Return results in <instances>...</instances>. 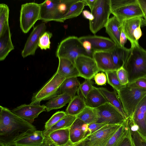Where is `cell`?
Here are the masks:
<instances>
[{
	"label": "cell",
	"mask_w": 146,
	"mask_h": 146,
	"mask_svg": "<svg viewBox=\"0 0 146 146\" xmlns=\"http://www.w3.org/2000/svg\"><path fill=\"white\" fill-rule=\"evenodd\" d=\"M36 129L32 124L0 106V146H4L14 139Z\"/></svg>",
	"instance_id": "6da1fadb"
},
{
	"label": "cell",
	"mask_w": 146,
	"mask_h": 146,
	"mask_svg": "<svg viewBox=\"0 0 146 146\" xmlns=\"http://www.w3.org/2000/svg\"><path fill=\"white\" fill-rule=\"evenodd\" d=\"M130 49V54L123 66L127 73L129 83L146 77V50L139 44L131 46Z\"/></svg>",
	"instance_id": "7a4b0ae2"
},
{
	"label": "cell",
	"mask_w": 146,
	"mask_h": 146,
	"mask_svg": "<svg viewBox=\"0 0 146 146\" xmlns=\"http://www.w3.org/2000/svg\"><path fill=\"white\" fill-rule=\"evenodd\" d=\"M111 13L121 23L143 14L138 0H110Z\"/></svg>",
	"instance_id": "3957f363"
},
{
	"label": "cell",
	"mask_w": 146,
	"mask_h": 146,
	"mask_svg": "<svg viewBox=\"0 0 146 146\" xmlns=\"http://www.w3.org/2000/svg\"><path fill=\"white\" fill-rule=\"evenodd\" d=\"M117 92L126 119L132 116L139 103L146 96V90L127 85Z\"/></svg>",
	"instance_id": "277c9868"
},
{
	"label": "cell",
	"mask_w": 146,
	"mask_h": 146,
	"mask_svg": "<svg viewBox=\"0 0 146 146\" xmlns=\"http://www.w3.org/2000/svg\"><path fill=\"white\" fill-rule=\"evenodd\" d=\"M82 55L88 56L79 38L75 36H69L62 40L56 52V56L58 58L67 59L74 64L76 58Z\"/></svg>",
	"instance_id": "5b68a950"
},
{
	"label": "cell",
	"mask_w": 146,
	"mask_h": 146,
	"mask_svg": "<svg viewBox=\"0 0 146 146\" xmlns=\"http://www.w3.org/2000/svg\"><path fill=\"white\" fill-rule=\"evenodd\" d=\"M91 12L94 19L89 21V28L91 32L95 34L105 27L110 19V0H96Z\"/></svg>",
	"instance_id": "8992f818"
},
{
	"label": "cell",
	"mask_w": 146,
	"mask_h": 146,
	"mask_svg": "<svg viewBox=\"0 0 146 146\" xmlns=\"http://www.w3.org/2000/svg\"><path fill=\"white\" fill-rule=\"evenodd\" d=\"M66 78L56 71L39 90L33 94L31 104L49 100L60 94V88Z\"/></svg>",
	"instance_id": "52a82bcc"
},
{
	"label": "cell",
	"mask_w": 146,
	"mask_h": 146,
	"mask_svg": "<svg viewBox=\"0 0 146 146\" xmlns=\"http://www.w3.org/2000/svg\"><path fill=\"white\" fill-rule=\"evenodd\" d=\"M40 4L35 2L22 4L20 12V26L23 33H26L39 20L40 14Z\"/></svg>",
	"instance_id": "ba28073f"
},
{
	"label": "cell",
	"mask_w": 146,
	"mask_h": 146,
	"mask_svg": "<svg viewBox=\"0 0 146 146\" xmlns=\"http://www.w3.org/2000/svg\"><path fill=\"white\" fill-rule=\"evenodd\" d=\"M96 109L98 116L96 122L107 125L121 124L126 120L119 111L108 102Z\"/></svg>",
	"instance_id": "9c48e42d"
},
{
	"label": "cell",
	"mask_w": 146,
	"mask_h": 146,
	"mask_svg": "<svg viewBox=\"0 0 146 146\" xmlns=\"http://www.w3.org/2000/svg\"><path fill=\"white\" fill-rule=\"evenodd\" d=\"M122 124L107 125L86 138L90 146H104Z\"/></svg>",
	"instance_id": "30bf717a"
},
{
	"label": "cell",
	"mask_w": 146,
	"mask_h": 146,
	"mask_svg": "<svg viewBox=\"0 0 146 146\" xmlns=\"http://www.w3.org/2000/svg\"><path fill=\"white\" fill-rule=\"evenodd\" d=\"M74 65L80 77L85 79L91 80L97 73L101 72L94 59L87 55L78 56L75 60Z\"/></svg>",
	"instance_id": "8fae6325"
},
{
	"label": "cell",
	"mask_w": 146,
	"mask_h": 146,
	"mask_svg": "<svg viewBox=\"0 0 146 146\" xmlns=\"http://www.w3.org/2000/svg\"><path fill=\"white\" fill-rule=\"evenodd\" d=\"M12 112L32 124L35 118L42 112L46 111L45 106L40 103L22 105L11 110Z\"/></svg>",
	"instance_id": "7c38bea8"
},
{
	"label": "cell",
	"mask_w": 146,
	"mask_h": 146,
	"mask_svg": "<svg viewBox=\"0 0 146 146\" xmlns=\"http://www.w3.org/2000/svg\"><path fill=\"white\" fill-rule=\"evenodd\" d=\"M45 138L42 131H30L4 146H42Z\"/></svg>",
	"instance_id": "4fadbf2b"
},
{
	"label": "cell",
	"mask_w": 146,
	"mask_h": 146,
	"mask_svg": "<svg viewBox=\"0 0 146 146\" xmlns=\"http://www.w3.org/2000/svg\"><path fill=\"white\" fill-rule=\"evenodd\" d=\"M46 28L45 23H43L33 28L21 52V55L23 58L35 54L38 46L40 37L46 31Z\"/></svg>",
	"instance_id": "5bb4252c"
},
{
	"label": "cell",
	"mask_w": 146,
	"mask_h": 146,
	"mask_svg": "<svg viewBox=\"0 0 146 146\" xmlns=\"http://www.w3.org/2000/svg\"><path fill=\"white\" fill-rule=\"evenodd\" d=\"M59 0H45L40 4V20L46 22L51 21L61 22L58 9Z\"/></svg>",
	"instance_id": "9a60e30c"
},
{
	"label": "cell",
	"mask_w": 146,
	"mask_h": 146,
	"mask_svg": "<svg viewBox=\"0 0 146 146\" xmlns=\"http://www.w3.org/2000/svg\"><path fill=\"white\" fill-rule=\"evenodd\" d=\"M81 42L86 41L90 44L94 53L110 51L116 46L114 42L107 37L97 35H88L79 38Z\"/></svg>",
	"instance_id": "2e32d148"
},
{
	"label": "cell",
	"mask_w": 146,
	"mask_h": 146,
	"mask_svg": "<svg viewBox=\"0 0 146 146\" xmlns=\"http://www.w3.org/2000/svg\"><path fill=\"white\" fill-rule=\"evenodd\" d=\"M130 117L133 124L137 126L139 133L146 137V96L140 102Z\"/></svg>",
	"instance_id": "e0dca14e"
},
{
	"label": "cell",
	"mask_w": 146,
	"mask_h": 146,
	"mask_svg": "<svg viewBox=\"0 0 146 146\" xmlns=\"http://www.w3.org/2000/svg\"><path fill=\"white\" fill-rule=\"evenodd\" d=\"M122 24L124 33L131 42V46L139 44L134 38L133 33L137 28L144 26L143 17H136L126 20L123 21Z\"/></svg>",
	"instance_id": "ac0fdd59"
},
{
	"label": "cell",
	"mask_w": 146,
	"mask_h": 146,
	"mask_svg": "<svg viewBox=\"0 0 146 146\" xmlns=\"http://www.w3.org/2000/svg\"><path fill=\"white\" fill-rule=\"evenodd\" d=\"M93 58L99 69L101 72L117 70L115 67L109 51H98L94 52Z\"/></svg>",
	"instance_id": "d6986e66"
},
{
	"label": "cell",
	"mask_w": 146,
	"mask_h": 146,
	"mask_svg": "<svg viewBox=\"0 0 146 146\" xmlns=\"http://www.w3.org/2000/svg\"><path fill=\"white\" fill-rule=\"evenodd\" d=\"M106 33L118 47H121L120 37L123 29L122 24L115 16L110 18L105 27Z\"/></svg>",
	"instance_id": "ffe728a7"
},
{
	"label": "cell",
	"mask_w": 146,
	"mask_h": 146,
	"mask_svg": "<svg viewBox=\"0 0 146 146\" xmlns=\"http://www.w3.org/2000/svg\"><path fill=\"white\" fill-rule=\"evenodd\" d=\"M58 68L56 71L61 76L68 78L80 77L74 64L70 60L59 58Z\"/></svg>",
	"instance_id": "44dd1931"
},
{
	"label": "cell",
	"mask_w": 146,
	"mask_h": 146,
	"mask_svg": "<svg viewBox=\"0 0 146 146\" xmlns=\"http://www.w3.org/2000/svg\"><path fill=\"white\" fill-rule=\"evenodd\" d=\"M130 49L117 46L109 51L113 64L117 70L123 67L130 53Z\"/></svg>",
	"instance_id": "7402d4cb"
},
{
	"label": "cell",
	"mask_w": 146,
	"mask_h": 146,
	"mask_svg": "<svg viewBox=\"0 0 146 146\" xmlns=\"http://www.w3.org/2000/svg\"><path fill=\"white\" fill-rule=\"evenodd\" d=\"M84 123L77 118L69 128L70 140L73 143L84 139L89 134L83 131L82 127Z\"/></svg>",
	"instance_id": "603a6c76"
},
{
	"label": "cell",
	"mask_w": 146,
	"mask_h": 146,
	"mask_svg": "<svg viewBox=\"0 0 146 146\" xmlns=\"http://www.w3.org/2000/svg\"><path fill=\"white\" fill-rule=\"evenodd\" d=\"M86 106L96 108L108 102L98 88L93 86L85 99Z\"/></svg>",
	"instance_id": "cb8c5ba5"
},
{
	"label": "cell",
	"mask_w": 146,
	"mask_h": 146,
	"mask_svg": "<svg viewBox=\"0 0 146 146\" xmlns=\"http://www.w3.org/2000/svg\"><path fill=\"white\" fill-rule=\"evenodd\" d=\"M86 106L85 99L82 95H76L69 103L65 113L66 115L76 116Z\"/></svg>",
	"instance_id": "d4e9b609"
},
{
	"label": "cell",
	"mask_w": 146,
	"mask_h": 146,
	"mask_svg": "<svg viewBox=\"0 0 146 146\" xmlns=\"http://www.w3.org/2000/svg\"><path fill=\"white\" fill-rule=\"evenodd\" d=\"M72 99L71 96L67 93L59 94L48 100L46 103V111L49 112L52 110L60 109L69 103Z\"/></svg>",
	"instance_id": "484cf974"
},
{
	"label": "cell",
	"mask_w": 146,
	"mask_h": 146,
	"mask_svg": "<svg viewBox=\"0 0 146 146\" xmlns=\"http://www.w3.org/2000/svg\"><path fill=\"white\" fill-rule=\"evenodd\" d=\"M103 94L108 102L116 108L126 119V116L124 111L121 103L119 99L117 92L115 90L111 92L107 89L103 88H98Z\"/></svg>",
	"instance_id": "4316f807"
},
{
	"label": "cell",
	"mask_w": 146,
	"mask_h": 146,
	"mask_svg": "<svg viewBox=\"0 0 146 146\" xmlns=\"http://www.w3.org/2000/svg\"><path fill=\"white\" fill-rule=\"evenodd\" d=\"M14 49L10 29L0 37V60H4L9 52Z\"/></svg>",
	"instance_id": "83f0119b"
},
{
	"label": "cell",
	"mask_w": 146,
	"mask_h": 146,
	"mask_svg": "<svg viewBox=\"0 0 146 146\" xmlns=\"http://www.w3.org/2000/svg\"><path fill=\"white\" fill-rule=\"evenodd\" d=\"M80 84L77 77L66 78L60 88L59 94L67 93L71 96L72 99L76 96Z\"/></svg>",
	"instance_id": "f1b7e54d"
},
{
	"label": "cell",
	"mask_w": 146,
	"mask_h": 146,
	"mask_svg": "<svg viewBox=\"0 0 146 146\" xmlns=\"http://www.w3.org/2000/svg\"><path fill=\"white\" fill-rule=\"evenodd\" d=\"M69 128L54 131L47 136L57 146H61L70 140Z\"/></svg>",
	"instance_id": "f546056e"
},
{
	"label": "cell",
	"mask_w": 146,
	"mask_h": 146,
	"mask_svg": "<svg viewBox=\"0 0 146 146\" xmlns=\"http://www.w3.org/2000/svg\"><path fill=\"white\" fill-rule=\"evenodd\" d=\"M76 116L70 115H66L48 129L42 131L44 136H46L52 132L60 129L70 128L76 118Z\"/></svg>",
	"instance_id": "4dcf8cb0"
},
{
	"label": "cell",
	"mask_w": 146,
	"mask_h": 146,
	"mask_svg": "<svg viewBox=\"0 0 146 146\" xmlns=\"http://www.w3.org/2000/svg\"><path fill=\"white\" fill-rule=\"evenodd\" d=\"M76 117L84 123L88 124L97 122L98 119V113L96 108L87 106Z\"/></svg>",
	"instance_id": "1f68e13d"
},
{
	"label": "cell",
	"mask_w": 146,
	"mask_h": 146,
	"mask_svg": "<svg viewBox=\"0 0 146 146\" xmlns=\"http://www.w3.org/2000/svg\"><path fill=\"white\" fill-rule=\"evenodd\" d=\"M9 11L7 5L0 4V37L10 29L9 24Z\"/></svg>",
	"instance_id": "d6a6232c"
},
{
	"label": "cell",
	"mask_w": 146,
	"mask_h": 146,
	"mask_svg": "<svg viewBox=\"0 0 146 146\" xmlns=\"http://www.w3.org/2000/svg\"><path fill=\"white\" fill-rule=\"evenodd\" d=\"M129 127L126 119L104 146H118L128 130Z\"/></svg>",
	"instance_id": "836d02e7"
},
{
	"label": "cell",
	"mask_w": 146,
	"mask_h": 146,
	"mask_svg": "<svg viewBox=\"0 0 146 146\" xmlns=\"http://www.w3.org/2000/svg\"><path fill=\"white\" fill-rule=\"evenodd\" d=\"M85 6L86 5L84 0H78L70 7L68 12L62 17V22L79 15L82 13Z\"/></svg>",
	"instance_id": "e575fe53"
},
{
	"label": "cell",
	"mask_w": 146,
	"mask_h": 146,
	"mask_svg": "<svg viewBox=\"0 0 146 146\" xmlns=\"http://www.w3.org/2000/svg\"><path fill=\"white\" fill-rule=\"evenodd\" d=\"M127 124L134 146H146V137L139 133L137 127L132 123Z\"/></svg>",
	"instance_id": "d590c367"
},
{
	"label": "cell",
	"mask_w": 146,
	"mask_h": 146,
	"mask_svg": "<svg viewBox=\"0 0 146 146\" xmlns=\"http://www.w3.org/2000/svg\"><path fill=\"white\" fill-rule=\"evenodd\" d=\"M116 71H110L105 73L107 76L108 83L117 92L125 86L122 85L119 82L117 77Z\"/></svg>",
	"instance_id": "8d00e7d4"
},
{
	"label": "cell",
	"mask_w": 146,
	"mask_h": 146,
	"mask_svg": "<svg viewBox=\"0 0 146 146\" xmlns=\"http://www.w3.org/2000/svg\"><path fill=\"white\" fill-rule=\"evenodd\" d=\"M66 115L65 112L63 111H58L56 112L45 123L44 130L49 129Z\"/></svg>",
	"instance_id": "74e56055"
},
{
	"label": "cell",
	"mask_w": 146,
	"mask_h": 146,
	"mask_svg": "<svg viewBox=\"0 0 146 146\" xmlns=\"http://www.w3.org/2000/svg\"><path fill=\"white\" fill-rule=\"evenodd\" d=\"M52 36V33L49 31H45L40 37L38 46L42 50H46L50 48V40Z\"/></svg>",
	"instance_id": "f35d334b"
},
{
	"label": "cell",
	"mask_w": 146,
	"mask_h": 146,
	"mask_svg": "<svg viewBox=\"0 0 146 146\" xmlns=\"http://www.w3.org/2000/svg\"><path fill=\"white\" fill-rule=\"evenodd\" d=\"M93 84V82L91 80L85 79L84 81L80 84L78 89L84 99L92 89L94 86Z\"/></svg>",
	"instance_id": "ab89813d"
},
{
	"label": "cell",
	"mask_w": 146,
	"mask_h": 146,
	"mask_svg": "<svg viewBox=\"0 0 146 146\" xmlns=\"http://www.w3.org/2000/svg\"><path fill=\"white\" fill-rule=\"evenodd\" d=\"M116 73L118 79L121 85L125 86L129 83L127 73L123 67L118 69Z\"/></svg>",
	"instance_id": "60d3db41"
},
{
	"label": "cell",
	"mask_w": 146,
	"mask_h": 146,
	"mask_svg": "<svg viewBox=\"0 0 146 146\" xmlns=\"http://www.w3.org/2000/svg\"><path fill=\"white\" fill-rule=\"evenodd\" d=\"M126 85L130 87L146 90V77L139 78Z\"/></svg>",
	"instance_id": "b9f144b4"
},
{
	"label": "cell",
	"mask_w": 146,
	"mask_h": 146,
	"mask_svg": "<svg viewBox=\"0 0 146 146\" xmlns=\"http://www.w3.org/2000/svg\"><path fill=\"white\" fill-rule=\"evenodd\" d=\"M118 146H134L129 127L127 133Z\"/></svg>",
	"instance_id": "7bdbcfd3"
},
{
	"label": "cell",
	"mask_w": 146,
	"mask_h": 146,
	"mask_svg": "<svg viewBox=\"0 0 146 146\" xmlns=\"http://www.w3.org/2000/svg\"><path fill=\"white\" fill-rule=\"evenodd\" d=\"M96 83L98 85H106L107 81L106 75L103 72H99L94 77Z\"/></svg>",
	"instance_id": "ee69618b"
},
{
	"label": "cell",
	"mask_w": 146,
	"mask_h": 146,
	"mask_svg": "<svg viewBox=\"0 0 146 146\" xmlns=\"http://www.w3.org/2000/svg\"><path fill=\"white\" fill-rule=\"evenodd\" d=\"M107 125V124L103 123H98L96 122L88 124V129L90 133L89 135L96 131Z\"/></svg>",
	"instance_id": "f6af8a7d"
},
{
	"label": "cell",
	"mask_w": 146,
	"mask_h": 146,
	"mask_svg": "<svg viewBox=\"0 0 146 146\" xmlns=\"http://www.w3.org/2000/svg\"><path fill=\"white\" fill-rule=\"evenodd\" d=\"M143 14L144 26H146V0H138Z\"/></svg>",
	"instance_id": "bcb514c9"
},
{
	"label": "cell",
	"mask_w": 146,
	"mask_h": 146,
	"mask_svg": "<svg viewBox=\"0 0 146 146\" xmlns=\"http://www.w3.org/2000/svg\"><path fill=\"white\" fill-rule=\"evenodd\" d=\"M83 45L87 52L89 56L93 58L94 52L92 50L90 43L88 42L85 41L81 42Z\"/></svg>",
	"instance_id": "7dc6e473"
},
{
	"label": "cell",
	"mask_w": 146,
	"mask_h": 146,
	"mask_svg": "<svg viewBox=\"0 0 146 146\" xmlns=\"http://www.w3.org/2000/svg\"><path fill=\"white\" fill-rule=\"evenodd\" d=\"M142 35V33L140 27L137 28L133 33L134 38L137 42H138V40Z\"/></svg>",
	"instance_id": "c3c4849f"
},
{
	"label": "cell",
	"mask_w": 146,
	"mask_h": 146,
	"mask_svg": "<svg viewBox=\"0 0 146 146\" xmlns=\"http://www.w3.org/2000/svg\"><path fill=\"white\" fill-rule=\"evenodd\" d=\"M83 16L86 19H88L89 21L94 19V17L91 12L87 10H84L82 12Z\"/></svg>",
	"instance_id": "681fc988"
},
{
	"label": "cell",
	"mask_w": 146,
	"mask_h": 146,
	"mask_svg": "<svg viewBox=\"0 0 146 146\" xmlns=\"http://www.w3.org/2000/svg\"><path fill=\"white\" fill-rule=\"evenodd\" d=\"M42 146H57L53 143L49 138L47 136H45V138Z\"/></svg>",
	"instance_id": "f907efd6"
},
{
	"label": "cell",
	"mask_w": 146,
	"mask_h": 146,
	"mask_svg": "<svg viewBox=\"0 0 146 146\" xmlns=\"http://www.w3.org/2000/svg\"><path fill=\"white\" fill-rule=\"evenodd\" d=\"M127 38L122 29L120 37V44L121 47H124L125 44L127 42Z\"/></svg>",
	"instance_id": "816d5d0a"
},
{
	"label": "cell",
	"mask_w": 146,
	"mask_h": 146,
	"mask_svg": "<svg viewBox=\"0 0 146 146\" xmlns=\"http://www.w3.org/2000/svg\"><path fill=\"white\" fill-rule=\"evenodd\" d=\"M74 146H90L85 138L82 140L74 144Z\"/></svg>",
	"instance_id": "f5cc1de1"
},
{
	"label": "cell",
	"mask_w": 146,
	"mask_h": 146,
	"mask_svg": "<svg viewBox=\"0 0 146 146\" xmlns=\"http://www.w3.org/2000/svg\"><path fill=\"white\" fill-rule=\"evenodd\" d=\"M84 1L86 5L89 7L91 11L94 7L96 0H84Z\"/></svg>",
	"instance_id": "db71d44e"
},
{
	"label": "cell",
	"mask_w": 146,
	"mask_h": 146,
	"mask_svg": "<svg viewBox=\"0 0 146 146\" xmlns=\"http://www.w3.org/2000/svg\"><path fill=\"white\" fill-rule=\"evenodd\" d=\"M74 144L70 140L67 143L61 146H74Z\"/></svg>",
	"instance_id": "11a10c76"
}]
</instances>
